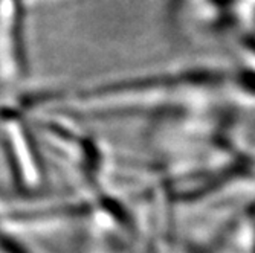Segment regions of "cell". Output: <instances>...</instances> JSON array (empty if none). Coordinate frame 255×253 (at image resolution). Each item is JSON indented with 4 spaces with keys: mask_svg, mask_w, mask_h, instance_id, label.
Masks as SVG:
<instances>
[{
    "mask_svg": "<svg viewBox=\"0 0 255 253\" xmlns=\"http://www.w3.org/2000/svg\"><path fill=\"white\" fill-rule=\"evenodd\" d=\"M28 2V0H23V3H26Z\"/></svg>",
    "mask_w": 255,
    "mask_h": 253,
    "instance_id": "cell-1",
    "label": "cell"
}]
</instances>
